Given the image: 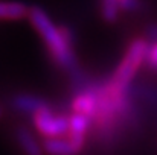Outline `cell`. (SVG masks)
Wrapping results in <instances>:
<instances>
[{
	"instance_id": "6da1fadb",
	"label": "cell",
	"mask_w": 157,
	"mask_h": 155,
	"mask_svg": "<svg viewBox=\"0 0 157 155\" xmlns=\"http://www.w3.org/2000/svg\"><path fill=\"white\" fill-rule=\"evenodd\" d=\"M29 20L41 35L48 50L55 64L67 72L78 67V59L75 55L73 43H70L59 31V26L53 24L49 15L38 6H32L29 11Z\"/></svg>"
},
{
	"instance_id": "7a4b0ae2",
	"label": "cell",
	"mask_w": 157,
	"mask_h": 155,
	"mask_svg": "<svg viewBox=\"0 0 157 155\" xmlns=\"http://www.w3.org/2000/svg\"><path fill=\"white\" fill-rule=\"evenodd\" d=\"M148 47H150V41L147 40V37L134 38L128 44L127 50L124 53L122 59L119 61L116 70L113 72L111 78L117 84H121V85H130V84H133L137 70L145 62V56H147Z\"/></svg>"
},
{
	"instance_id": "3957f363",
	"label": "cell",
	"mask_w": 157,
	"mask_h": 155,
	"mask_svg": "<svg viewBox=\"0 0 157 155\" xmlns=\"http://www.w3.org/2000/svg\"><path fill=\"white\" fill-rule=\"evenodd\" d=\"M35 129L44 137H63L69 132V117L63 114H55L49 106L40 109L32 116Z\"/></svg>"
},
{
	"instance_id": "277c9868",
	"label": "cell",
	"mask_w": 157,
	"mask_h": 155,
	"mask_svg": "<svg viewBox=\"0 0 157 155\" xmlns=\"http://www.w3.org/2000/svg\"><path fill=\"white\" fill-rule=\"evenodd\" d=\"M93 126V120L92 117L81 114V113H75L72 111V114L69 116V132L67 137L81 149H84L86 142H87V132L92 131Z\"/></svg>"
},
{
	"instance_id": "5b68a950",
	"label": "cell",
	"mask_w": 157,
	"mask_h": 155,
	"mask_svg": "<svg viewBox=\"0 0 157 155\" xmlns=\"http://www.w3.org/2000/svg\"><path fill=\"white\" fill-rule=\"evenodd\" d=\"M43 149L49 155H78L82 149L78 148L69 137H49L43 142Z\"/></svg>"
},
{
	"instance_id": "8992f818",
	"label": "cell",
	"mask_w": 157,
	"mask_h": 155,
	"mask_svg": "<svg viewBox=\"0 0 157 155\" xmlns=\"http://www.w3.org/2000/svg\"><path fill=\"white\" fill-rule=\"evenodd\" d=\"M15 137H17L18 145L21 146V149L25 151L26 155H43V152H44L43 145H40L37 142V138L32 135V132L28 128L18 126L15 131Z\"/></svg>"
},
{
	"instance_id": "52a82bcc",
	"label": "cell",
	"mask_w": 157,
	"mask_h": 155,
	"mask_svg": "<svg viewBox=\"0 0 157 155\" xmlns=\"http://www.w3.org/2000/svg\"><path fill=\"white\" fill-rule=\"evenodd\" d=\"M12 103H14V106L18 111L28 113V114H32V116L35 113H38L40 109L49 106V103L46 102L44 99L37 98V96H31V94H18V96L14 98Z\"/></svg>"
},
{
	"instance_id": "ba28073f",
	"label": "cell",
	"mask_w": 157,
	"mask_h": 155,
	"mask_svg": "<svg viewBox=\"0 0 157 155\" xmlns=\"http://www.w3.org/2000/svg\"><path fill=\"white\" fill-rule=\"evenodd\" d=\"M31 8L21 2H0V18L5 20H20L29 17Z\"/></svg>"
},
{
	"instance_id": "9c48e42d",
	"label": "cell",
	"mask_w": 157,
	"mask_h": 155,
	"mask_svg": "<svg viewBox=\"0 0 157 155\" xmlns=\"http://www.w3.org/2000/svg\"><path fill=\"white\" fill-rule=\"evenodd\" d=\"M131 91L137 101L151 103L157 108V87L148 85V84H131Z\"/></svg>"
},
{
	"instance_id": "30bf717a",
	"label": "cell",
	"mask_w": 157,
	"mask_h": 155,
	"mask_svg": "<svg viewBox=\"0 0 157 155\" xmlns=\"http://www.w3.org/2000/svg\"><path fill=\"white\" fill-rule=\"evenodd\" d=\"M101 3V17L107 23H114L119 17L121 6L119 0H99Z\"/></svg>"
},
{
	"instance_id": "8fae6325",
	"label": "cell",
	"mask_w": 157,
	"mask_h": 155,
	"mask_svg": "<svg viewBox=\"0 0 157 155\" xmlns=\"http://www.w3.org/2000/svg\"><path fill=\"white\" fill-rule=\"evenodd\" d=\"M145 67L150 70V72H154L157 73V41L154 43H150V47L147 52V56H145Z\"/></svg>"
},
{
	"instance_id": "7c38bea8",
	"label": "cell",
	"mask_w": 157,
	"mask_h": 155,
	"mask_svg": "<svg viewBox=\"0 0 157 155\" xmlns=\"http://www.w3.org/2000/svg\"><path fill=\"white\" fill-rule=\"evenodd\" d=\"M121 11L125 12H136L142 8V0H119Z\"/></svg>"
},
{
	"instance_id": "4fadbf2b",
	"label": "cell",
	"mask_w": 157,
	"mask_h": 155,
	"mask_svg": "<svg viewBox=\"0 0 157 155\" xmlns=\"http://www.w3.org/2000/svg\"><path fill=\"white\" fill-rule=\"evenodd\" d=\"M145 37L150 43H154L157 41V24H150L145 31Z\"/></svg>"
}]
</instances>
